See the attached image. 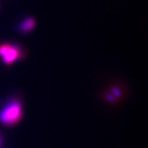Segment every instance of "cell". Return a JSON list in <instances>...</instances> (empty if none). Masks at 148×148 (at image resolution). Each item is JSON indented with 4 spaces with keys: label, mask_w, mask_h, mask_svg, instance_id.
Here are the masks:
<instances>
[{
    "label": "cell",
    "mask_w": 148,
    "mask_h": 148,
    "mask_svg": "<svg viewBox=\"0 0 148 148\" xmlns=\"http://www.w3.org/2000/svg\"><path fill=\"white\" fill-rule=\"evenodd\" d=\"M21 51L19 47L11 44H4L0 46V57L6 64H12L21 58Z\"/></svg>",
    "instance_id": "obj_2"
},
{
    "label": "cell",
    "mask_w": 148,
    "mask_h": 148,
    "mask_svg": "<svg viewBox=\"0 0 148 148\" xmlns=\"http://www.w3.org/2000/svg\"><path fill=\"white\" fill-rule=\"evenodd\" d=\"M22 116L21 104L17 101L9 103L0 113V121L5 125H13L18 123Z\"/></svg>",
    "instance_id": "obj_1"
},
{
    "label": "cell",
    "mask_w": 148,
    "mask_h": 148,
    "mask_svg": "<svg viewBox=\"0 0 148 148\" xmlns=\"http://www.w3.org/2000/svg\"><path fill=\"white\" fill-rule=\"evenodd\" d=\"M35 26V21L34 20L31 18H28L25 20V21H23L21 24V29L23 32H29L33 29Z\"/></svg>",
    "instance_id": "obj_3"
}]
</instances>
